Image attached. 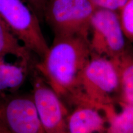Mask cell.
Here are the masks:
<instances>
[{"mask_svg": "<svg viewBox=\"0 0 133 133\" xmlns=\"http://www.w3.org/2000/svg\"><path fill=\"white\" fill-rule=\"evenodd\" d=\"M0 17L22 44L42 59L48 46L39 19L22 0H0Z\"/></svg>", "mask_w": 133, "mask_h": 133, "instance_id": "277c9868", "label": "cell"}, {"mask_svg": "<svg viewBox=\"0 0 133 133\" xmlns=\"http://www.w3.org/2000/svg\"><path fill=\"white\" fill-rule=\"evenodd\" d=\"M33 101L46 133H69V110L65 103L49 87L36 70L31 69Z\"/></svg>", "mask_w": 133, "mask_h": 133, "instance_id": "8992f818", "label": "cell"}, {"mask_svg": "<svg viewBox=\"0 0 133 133\" xmlns=\"http://www.w3.org/2000/svg\"><path fill=\"white\" fill-rule=\"evenodd\" d=\"M26 3L33 12L36 15L38 19H44V12L48 0H22Z\"/></svg>", "mask_w": 133, "mask_h": 133, "instance_id": "9a60e30c", "label": "cell"}, {"mask_svg": "<svg viewBox=\"0 0 133 133\" xmlns=\"http://www.w3.org/2000/svg\"><path fill=\"white\" fill-rule=\"evenodd\" d=\"M118 13L124 36L128 41L133 42V0H128Z\"/></svg>", "mask_w": 133, "mask_h": 133, "instance_id": "4fadbf2b", "label": "cell"}, {"mask_svg": "<svg viewBox=\"0 0 133 133\" xmlns=\"http://www.w3.org/2000/svg\"><path fill=\"white\" fill-rule=\"evenodd\" d=\"M114 60L119 80L118 105H133V49L128 46L126 51Z\"/></svg>", "mask_w": 133, "mask_h": 133, "instance_id": "9c48e42d", "label": "cell"}, {"mask_svg": "<svg viewBox=\"0 0 133 133\" xmlns=\"http://www.w3.org/2000/svg\"><path fill=\"white\" fill-rule=\"evenodd\" d=\"M33 66L21 61L9 63L5 60V57L0 56V95L17 90L24 84L29 70Z\"/></svg>", "mask_w": 133, "mask_h": 133, "instance_id": "30bf717a", "label": "cell"}, {"mask_svg": "<svg viewBox=\"0 0 133 133\" xmlns=\"http://www.w3.org/2000/svg\"><path fill=\"white\" fill-rule=\"evenodd\" d=\"M89 45L92 53L111 59L125 52L129 45L117 11L96 8L90 22Z\"/></svg>", "mask_w": 133, "mask_h": 133, "instance_id": "5b68a950", "label": "cell"}, {"mask_svg": "<svg viewBox=\"0 0 133 133\" xmlns=\"http://www.w3.org/2000/svg\"><path fill=\"white\" fill-rule=\"evenodd\" d=\"M91 51L89 40L79 36L54 37L44 57L34 67L65 103L83 104L81 76Z\"/></svg>", "mask_w": 133, "mask_h": 133, "instance_id": "6da1fadb", "label": "cell"}, {"mask_svg": "<svg viewBox=\"0 0 133 133\" xmlns=\"http://www.w3.org/2000/svg\"><path fill=\"white\" fill-rule=\"evenodd\" d=\"M69 133H105L107 120L102 111L89 105H78L69 112Z\"/></svg>", "mask_w": 133, "mask_h": 133, "instance_id": "ba28073f", "label": "cell"}, {"mask_svg": "<svg viewBox=\"0 0 133 133\" xmlns=\"http://www.w3.org/2000/svg\"><path fill=\"white\" fill-rule=\"evenodd\" d=\"M0 119L11 133H46L31 94L1 97Z\"/></svg>", "mask_w": 133, "mask_h": 133, "instance_id": "52a82bcc", "label": "cell"}, {"mask_svg": "<svg viewBox=\"0 0 133 133\" xmlns=\"http://www.w3.org/2000/svg\"><path fill=\"white\" fill-rule=\"evenodd\" d=\"M119 105V112L115 105L107 106L102 110L107 120L105 133H133V105Z\"/></svg>", "mask_w": 133, "mask_h": 133, "instance_id": "7c38bea8", "label": "cell"}, {"mask_svg": "<svg viewBox=\"0 0 133 133\" xmlns=\"http://www.w3.org/2000/svg\"><path fill=\"white\" fill-rule=\"evenodd\" d=\"M32 53L22 44L0 17V56L11 55L19 61L33 66Z\"/></svg>", "mask_w": 133, "mask_h": 133, "instance_id": "8fae6325", "label": "cell"}, {"mask_svg": "<svg viewBox=\"0 0 133 133\" xmlns=\"http://www.w3.org/2000/svg\"><path fill=\"white\" fill-rule=\"evenodd\" d=\"M97 8H104L118 11L128 0H91Z\"/></svg>", "mask_w": 133, "mask_h": 133, "instance_id": "5bb4252c", "label": "cell"}, {"mask_svg": "<svg viewBox=\"0 0 133 133\" xmlns=\"http://www.w3.org/2000/svg\"><path fill=\"white\" fill-rule=\"evenodd\" d=\"M0 133H11L0 119Z\"/></svg>", "mask_w": 133, "mask_h": 133, "instance_id": "2e32d148", "label": "cell"}, {"mask_svg": "<svg viewBox=\"0 0 133 133\" xmlns=\"http://www.w3.org/2000/svg\"><path fill=\"white\" fill-rule=\"evenodd\" d=\"M96 8L91 0H48L44 19L54 37L79 36L89 40L91 19Z\"/></svg>", "mask_w": 133, "mask_h": 133, "instance_id": "3957f363", "label": "cell"}, {"mask_svg": "<svg viewBox=\"0 0 133 133\" xmlns=\"http://www.w3.org/2000/svg\"><path fill=\"white\" fill-rule=\"evenodd\" d=\"M83 104L102 110L106 106L118 104L119 80L114 60L91 52L81 79Z\"/></svg>", "mask_w": 133, "mask_h": 133, "instance_id": "7a4b0ae2", "label": "cell"}]
</instances>
